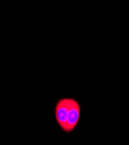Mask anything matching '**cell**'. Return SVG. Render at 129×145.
<instances>
[{"label":"cell","mask_w":129,"mask_h":145,"mask_svg":"<svg viewBox=\"0 0 129 145\" xmlns=\"http://www.w3.org/2000/svg\"><path fill=\"white\" fill-rule=\"evenodd\" d=\"M80 107L79 103L75 99H70L68 114L65 132H72L76 127L80 118Z\"/></svg>","instance_id":"obj_1"},{"label":"cell","mask_w":129,"mask_h":145,"mask_svg":"<svg viewBox=\"0 0 129 145\" xmlns=\"http://www.w3.org/2000/svg\"><path fill=\"white\" fill-rule=\"evenodd\" d=\"M69 98L62 99L58 102L55 108V117L58 124L65 131L67 123Z\"/></svg>","instance_id":"obj_2"}]
</instances>
